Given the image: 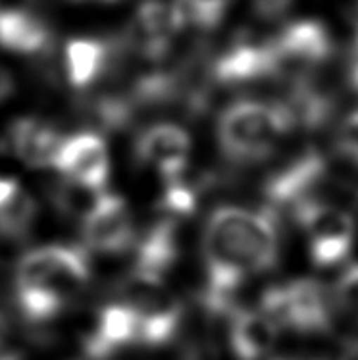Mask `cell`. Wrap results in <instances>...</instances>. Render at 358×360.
Here are the masks:
<instances>
[{"label": "cell", "instance_id": "1", "mask_svg": "<svg viewBox=\"0 0 358 360\" xmlns=\"http://www.w3.org/2000/svg\"><path fill=\"white\" fill-rule=\"evenodd\" d=\"M278 255V224L270 210L231 205L216 208L203 231L206 285L200 301L206 312L227 320L239 309L237 289L252 276L274 268Z\"/></svg>", "mask_w": 358, "mask_h": 360}, {"label": "cell", "instance_id": "2", "mask_svg": "<svg viewBox=\"0 0 358 360\" xmlns=\"http://www.w3.org/2000/svg\"><path fill=\"white\" fill-rule=\"evenodd\" d=\"M91 260L73 245H46L27 250L15 266L14 301L31 326L58 318L87 289Z\"/></svg>", "mask_w": 358, "mask_h": 360}, {"label": "cell", "instance_id": "3", "mask_svg": "<svg viewBox=\"0 0 358 360\" xmlns=\"http://www.w3.org/2000/svg\"><path fill=\"white\" fill-rule=\"evenodd\" d=\"M297 127L283 101H237L218 118V143L227 160L255 164L270 158Z\"/></svg>", "mask_w": 358, "mask_h": 360}, {"label": "cell", "instance_id": "4", "mask_svg": "<svg viewBox=\"0 0 358 360\" xmlns=\"http://www.w3.org/2000/svg\"><path fill=\"white\" fill-rule=\"evenodd\" d=\"M333 54V37L318 20H293L270 33V79L297 85L314 79Z\"/></svg>", "mask_w": 358, "mask_h": 360}, {"label": "cell", "instance_id": "5", "mask_svg": "<svg viewBox=\"0 0 358 360\" xmlns=\"http://www.w3.org/2000/svg\"><path fill=\"white\" fill-rule=\"evenodd\" d=\"M260 312L279 331L300 335L324 333L333 322V297L314 280H293L268 287L260 299Z\"/></svg>", "mask_w": 358, "mask_h": 360}, {"label": "cell", "instance_id": "6", "mask_svg": "<svg viewBox=\"0 0 358 360\" xmlns=\"http://www.w3.org/2000/svg\"><path fill=\"white\" fill-rule=\"evenodd\" d=\"M120 301L137 318V345L164 347L179 333L183 304L166 281L129 272L120 287Z\"/></svg>", "mask_w": 358, "mask_h": 360}, {"label": "cell", "instance_id": "7", "mask_svg": "<svg viewBox=\"0 0 358 360\" xmlns=\"http://www.w3.org/2000/svg\"><path fill=\"white\" fill-rule=\"evenodd\" d=\"M307 239L316 266L329 268L343 262L354 247V220L335 202H307L291 210Z\"/></svg>", "mask_w": 358, "mask_h": 360}, {"label": "cell", "instance_id": "8", "mask_svg": "<svg viewBox=\"0 0 358 360\" xmlns=\"http://www.w3.org/2000/svg\"><path fill=\"white\" fill-rule=\"evenodd\" d=\"M81 241L83 249L101 255H117L135 247V226L127 202L114 193H106L81 221Z\"/></svg>", "mask_w": 358, "mask_h": 360}, {"label": "cell", "instance_id": "9", "mask_svg": "<svg viewBox=\"0 0 358 360\" xmlns=\"http://www.w3.org/2000/svg\"><path fill=\"white\" fill-rule=\"evenodd\" d=\"M52 168L62 179L106 189L110 176L106 141L95 131H79L64 137Z\"/></svg>", "mask_w": 358, "mask_h": 360}, {"label": "cell", "instance_id": "10", "mask_svg": "<svg viewBox=\"0 0 358 360\" xmlns=\"http://www.w3.org/2000/svg\"><path fill=\"white\" fill-rule=\"evenodd\" d=\"M191 137L177 124H154L135 139V158L141 166L154 169L162 181L189 168Z\"/></svg>", "mask_w": 358, "mask_h": 360}, {"label": "cell", "instance_id": "11", "mask_svg": "<svg viewBox=\"0 0 358 360\" xmlns=\"http://www.w3.org/2000/svg\"><path fill=\"white\" fill-rule=\"evenodd\" d=\"M133 345H137V318L122 301L98 310L83 338V353L89 360H108Z\"/></svg>", "mask_w": 358, "mask_h": 360}, {"label": "cell", "instance_id": "12", "mask_svg": "<svg viewBox=\"0 0 358 360\" xmlns=\"http://www.w3.org/2000/svg\"><path fill=\"white\" fill-rule=\"evenodd\" d=\"M181 255L179 241V226L176 218L164 216L158 224L146 231L139 243H135V260L132 272L166 281V276L172 272Z\"/></svg>", "mask_w": 358, "mask_h": 360}, {"label": "cell", "instance_id": "13", "mask_svg": "<svg viewBox=\"0 0 358 360\" xmlns=\"http://www.w3.org/2000/svg\"><path fill=\"white\" fill-rule=\"evenodd\" d=\"M116 58L114 44L93 37L70 39L64 46L68 83L77 91H87L106 75Z\"/></svg>", "mask_w": 358, "mask_h": 360}, {"label": "cell", "instance_id": "14", "mask_svg": "<svg viewBox=\"0 0 358 360\" xmlns=\"http://www.w3.org/2000/svg\"><path fill=\"white\" fill-rule=\"evenodd\" d=\"M279 330L260 310L235 309L227 316V341L239 360H264L278 341Z\"/></svg>", "mask_w": 358, "mask_h": 360}, {"label": "cell", "instance_id": "15", "mask_svg": "<svg viewBox=\"0 0 358 360\" xmlns=\"http://www.w3.org/2000/svg\"><path fill=\"white\" fill-rule=\"evenodd\" d=\"M62 139L54 125L33 116L15 120L10 127V147L30 168H52Z\"/></svg>", "mask_w": 358, "mask_h": 360}, {"label": "cell", "instance_id": "16", "mask_svg": "<svg viewBox=\"0 0 358 360\" xmlns=\"http://www.w3.org/2000/svg\"><path fill=\"white\" fill-rule=\"evenodd\" d=\"M51 27L23 8H0V46L20 56H39L51 49Z\"/></svg>", "mask_w": 358, "mask_h": 360}, {"label": "cell", "instance_id": "17", "mask_svg": "<svg viewBox=\"0 0 358 360\" xmlns=\"http://www.w3.org/2000/svg\"><path fill=\"white\" fill-rule=\"evenodd\" d=\"M35 199L12 177H0V237L23 239L37 220Z\"/></svg>", "mask_w": 358, "mask_h": 360}, {"label": "cell", "instance_id": "18", "mask_svg": "<svg viewBox=\"0 0 358 360\" xmlns=\"http://www.w3.org/2000/svg\"><path fill=\"white\" fill-rule=\"evenodd\" d=\"M106 189L101 187H91V185L77 184V181H70V179H62V184L54 189V205L64 214L66 218H75V220L83 221L89 214L93 212L96 205L106 197Z\"/></svg>", "mask_w": 358, "mask_h": 360}, {"label": "cell", "instance_id": "19", "mask_svg": "<svg viewBox=\"0 0 358 360\" xmlns=\"http://www.w3.org/2000/svg\"><path fill=\"white\" fill-rule=\"evenodd\" d=\"M331 297H333L335 304L343 310L345 314L358 320V264L349 266L339 276Z\"/></svg>", "mask_w": 358, "mask_h": 360}, {"label": "cell", "instance_id": "20", "mask_svg": "<svg viewBox=\"0 0 358 360\" xmlns=\"http://www.w3.org/2000/svg\"><path fill=\"white\" fill-rule=\"evenodd\" d=\"M335 148L341 158L358 166V108L349 112L337 125Z\"/></svg>", "mask_w": 358, "mask_h": 360}, {"label": "cell", "instance_id": "21", "mask_svg": "<svg viewBox=\"0 0 358 360\" xmlns=\"http://www.w3.org/2000/svg\"><path fill=\"white\" fill-rule=\"evenodd\" d=\"M345 79H347V85L358 95V20H354L351 44H349V52H347Z\"/></svg>", "mask_w": 358, "mask_h": 360}, {"label": "cell", "instance_id": "22", "mask_svg": "<svg viewBox=\"0 0 358 360\" xmlns=\"http://www.w3.org/2000/svg\"><path fill=\"white\" fill-rule=\"evenodd\" d=\"M255 12L264 20H278L287 14L293 0H250Z\"/></svg>", "mask_w": 358, "mask_h": 360}, {"label": "cell", "instance_id": "23", "mask_svg": "<svg viewBox=\"0 0 358 360\" xmlns=\"http://www.w3.org/2000/svg\"><path fill=\"white\" fill-rule=\"evenodd\" d=\"M12 93H14V79L4 68H0V103L6 101Z\"/></svg>", "mask_w": 358, "mask_h": 360}, {"label": "cell", "instance_id": "24", "mask_svg": "<svg viewBox=\"0 0 358 360\" xmlns=\"http://www.w3.org/2000/svg\"><path fill=\"white\" fill-rule=\"evenodd\" d=\"M4 330H6V320H4V314H2V310H0V339L4 335Z\"/></svg>", "mask_w": 358, "mask_h": 360}, {"label": "cell", "instance_id": "25", "mask_svg": "<svg viewBox=\"0 0 358 360\" xmlns=\"http://www.w3.org/2000/svg\"><path fill=\"white\" fill-rule=\"evenodd\" d=\"M0 360H20V356L18 354H2Z\"/></svg>", "mask_w": 358, "mask_h": 360}, {"label": "cell", "instance_id": "26", "mask_svg": "<svg viewBox=\"0 0 358 360\" xmlns=\"http://www.w3.org/2000/svg\"><path fill=\"white\" fill-rule=\"evenodd\" d=\"M75 2H116V0H75Z\"/></svg>", "mask_w": 358, "mask_h": 360}, {"label": "cell", "instance_id": "27", "mask_svg": "<svg viewBox=\"0 0 358 360\" xmlns=\"http://www.w3.org/2000/svg\"><path fill=\"white\" fill-rule=\"evenodd\" d=\"M357 8H358V0H357ZM357 20H358V10H357Z\"/></svg>", "mask_w": 358, "mask_h": 360}]
</instances>
